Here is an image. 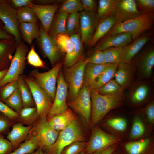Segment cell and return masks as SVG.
<instances>
[{"label":"cell","instance_id":"cell-5","mask_svg":"<svg viewBox=\"0 0 154 154\" xmlns=\"http://www.w3.org/2000/svg\"><path fill=\"white\" fill-rule=\"evenodd\" d=\"M28 50V46L23 41L17 45L8 71L4 77L0 80V87L18 80L23 73L25 68L26 55Z\"/></svg>","mask_w":154,"mask_h":154},{"label":"cell","instance_id":"cell-13","mask_svg":"<svg viewBox=\"0 0 154 154\" xmlns=\"http://www.w3.org/2000/svg\"><path fill=\"white\" fill-rule=\"evenodd\" d=\"M40 35L37 39L38 46L44 55L49 60L52 67L59 62L62 55L55 38L50 37L40 26Z\"/></svg>","mask_w":154,"mask_h":154},{"label":"cell","instance_id":"cell-42","mask_svg":"<svg viewBox=\"0 0 154 154\" xmlns=\"http://www.w3.org/2000/svg\"><path fill=\"white\" fill-rule=\"evenodd\" d=\"M83 10L81 0H67L64 1L60 6L57 11L69 14Z\"/></svg>","mask_w":154,"mask_h":154},{"label":"cell","instance_id":"cell-2","mask_svg":"<svg viewBox=\"0 0 154 154\" xmlns=\"http://www.w3.org/2000/svg\"><path fill=\"white\" fill-rule=\"evenodd\" d=\"M92 109L90 125L92 128L113 109L120 106L122 101L99 94L91 89Z\"/></svg>","mask_w":154,"mask_h":154},{"label":"cell","instance_id":"cell-8","mask_svg":"<svg viewBox=\"0 0 154 154\" xmlns=\"http://www.w3.org/2000/svg\"><path fill=\"white\" fill-rule=\"evenodd\" d=\"M121 141L119 137L107 133L96 125L92 127L90 139L84 151L92 154L117 144Z\"/></svg>","mask_w":154,"mask_h":154},{"label":"cell","instance_id":"cell-23","mask_svg":"<svg viewBox=\"0 0 154 154\" xmlns=\"http://www.w3.org/2000/svg\"><path fill=\"white\" fill-rule=\"evenodd\" d=\"M33 125L25 126L18 122H15L13 125L11 130L5 138L11 143L13 151L26 140Z\"/></svg>","mask_w":154,"mask_h":154},{"label":"cell","instance_id":"cell-21","mask_svg":"<svg viewBox=\"0 0 154 154\" xmlns=\"http://www.w3.org/2000/svg\"><path fill=\"white\" fill-rule=\"evenodd\" d=\"M150 39V37L148 35H143L134 40L132 43L123 47L120 62L131 63L133 58Z\"/></svg>","mask_w":154,"mask_h":154},{"label":"cell","instance_id":"cell-1","mask_svg":"<svg viewBox=\"0 0 154 154\" xmlns=\"http://www.w3.org/2000/svg\"><path fill=\"white\" fill-rule=\"evenodd\" d=\"M154 19V12L142 13L138 16L122 22L116 23L107 34V36L129 32L135 40L145 31L149 30Z\"/></svg>","mask_w":154,"mask_h":154},{"label":"cell","instance_id":"cell-39","mask_svg":"<svg viewBox=\"0 0 154 154\" xmlns=\"http://www.w3.org/2000/svg\"><path fill=\"white\" fill-rule=\"evenodd\" d=\"M17 14L19 23H36L38 19L31 9L28 6L17 9Z\"/></svg>","mask_w":154,"mask_h":154},{"label":"cell","instance_id":"cell-49","mask_svg":"<svg viewBox=\"0 0 154 154\" xmlns=\"http://www.w3.org/2000/svg\"><path fill=\"white\" fill-rule=\"evenodd\" d=\"M135 1L138 9L142 13L154 12V0H136Z\"/></svg>","mask_w":154,"mask_h":154},{"label":"cell","instance_id":"cell-46","mask_svg":"<svg viewBox=\"0 0 154 154\" xmlns=\"http://www.w3.org/2000/svg\"><path fill=\"white\" fill-rule=\"evenodd\" d=\"M27 62L29 64L34 67L43 68L45 66L43 61L35 50L34 45H33L27 55Z\"/></svg>","mask_w":154,"mask_h":154},{"label":"cell","instance_id":"cell-58","mask_svg":"<svg viewBox=\"0 0 154 154\" xmlns=\"http://www.w3.org/2000/svg\"><path fill=\"white\" fill-rule=\"evenodd\" d=\"M57 1L54 0H33V3L40 5H48L58 2Z\"/></svg>","mask_w":154,"mask_h":154},{"label":"cell","instance_id":"cell-31","mask_svg":"<svg viewBox=\"0 0 154 154\" xmlns=\"http://www.w3.org/2000/svg\"><path fill=\"white\" fill-rule=\"evenodd\" d=\"M109 64H97L86 63L84 70L83 85L90 87L97 77Z\"/></svg>","mask_w":154,"mask_h":154},{"label":"cell","instance_id":"cell-18","mask_svg":"<svg viewBox=\"0 0 154 154\" xmlns=\"http://www.w3.org/2000/svg\"><path fill=\"white\" fill-rule=\"evenodd\" d=\"M129 96L130 104L134 106H141L149 99L151 92V84L147 81H136L131 85Z\"/></svg>","mask_w":154,"mask_h":154},{"label":"cell","instance_id":"cell-61","mask_svg":"<svg viewBox=\"0 0 154 154\" xmlns=\"http://www.w3.org/2000/svg\"><path fill=\"white\" fill-rule=\"evenodd\" d=\"M80 154H88L87 153H86L84 151H83Z\"/></svg>","mask_w":154,"mask_h":154},{"label":"cell","instance_id":"cell-35","mask_svg":"<svg viewBox=\"0 0 154 154\" xmlns=\"http://www.w3.org/2000/svg\"><path fill=\"white\" fill-rule=\"evenodd\" d=\"M38 147L35 138L30 132L26 140L10 154H31L34 153Z\"/></svg>","mask_w":154,"mask_h":154},{"label":"cell","instance_id":"cell-11","mask_svg":"<svg viewBox=\"0 0 154 154\" xmlns=\"http://www.w3.org/2000/svg\"><path fill=\"white\" fill-rule=\"evenodd\" d=\"M135 66L140 79L150 78L154 66V49L147 47L136 55L131 62Z\"/></svg>","mask_w":154,"mask_h":154},{"label":"cell","instance_id":"cell-59","mask_svg":"<svg viewBox=\"0 0 154 154\" xmlns=\"http://www.w3.org/2000/svg\"><path fill=\"white\" fill-rule=\"evenodd\" d=\"M8 69L0 71V80H2L6 75L8 70Z\"/></svg>","mask_w":154,"mask_h":154},{"label":"cell","instance_id":"cell-41","mask_svg":"<svg viewBox=\"0 0 154 154\" xmlns=\"http://www.w3.org/2000/svg\"><path fill=\"white\" fill-rule=\"evenodd\" d=\"M123 47H112L103 51L106 64L119 63Z\"/></svg>","mask_w":154,"mask_h":154},{"label":"cell","instance_id":"cell-17","mask_svg":"<svg viewBox=\"0 0 154 154\" xmlns=\"http://www.w3.org/2000/svg\"><path fill=\"white\" fill-rule=\"evenodd\" d=\"M28 6L31 9L40 20L43 29L48 33L54 17L60 5L56 3L45 5L32 3Z\"/></svg>","mask_w":154,"mask_h":154},{"label":"cell","instance_id":"cell-53","mask_svg":"<svg viewBox=\"0 0 154 154\" xmlns=\"http://www.w3.org/2000/svg\"><path fill=\"white\" fill-rule=\"evenodd\" d=\"M144 112L150 125L154 124V102L152 101L149 103L144 109Z\"/></svg>","mask_w":154,"mask_h":154},{"label":"cell","instance_id":"cell-3","mask_svg":"<svg viewBox=\"0 0 154 154\" xmlns=\"http://www.w3.org/2000/svg\"><path fill=\"white\" fill-rule=\"evenodd\" d=\"M76 141H86L83 130L77 120L60 131L55 142L44 152L45 154H60L65 147Z\"/></svg>","mask_w":154,"mask_h":154},{"label":"cell","instance_id":"cell-30","mask_svg":"<svg viewBox=\"0 0 154 154\" xmlns=\"http://www.w3.org/2000/svg\"><path fill=\"white\" fill-rule=\"evenodd\" d=\"M119 63L109 64L90 86L91 89L97 90L114 78Z\"/></svg>","mask_w":154,"mask_h":154},{"label":"cell","instance_id":"cell-24","mask_svg":"<svg viewBox=\"0 0 154 154\" xmlns=\"http://www.w3.org/2000/svg\"><path fill=\"white\" fill-rule=\"evenodd\" d=\"M17 45L15 39L0 40V68H9Z\"/></svg>","mask_w":154,"mask_h":154},{"label":"cell","instance_id":"cell-7","mask_svg":"<svg viewBox=\"0 0 154 154\" xmlns=\"http://www.w3.org/2000/svg\"><path fill=\"white\" fill-rule=\"evenodd\" d=\"M23 78L31 93L37 108L38 118L46 119L53 104L52 100L33 79L27 77Z\"/></svg>","mask_w":154,"mask_h":154},{"label":"cell","instance_id":"cell-4","mask_svg":"<svg viewBox=\"0 0 154 154\" xmlns=\"http://www.w3.org/2000/svg\"><path fill=\"white\" fill-rule=\"evenodd\" d=\"M86 63L83 56L73 65L66 68L62 72L68 86V101L72 100L76 97L82 86L84 70Z\"/></svg>","mask_w":154,"mask_h":154},{"label":"cell","instance_id":"cell-54","mask_svg":"<svg viewBox=\"0 0 154 154\" xmlns=\"http://www.w3.org/2000/svg\"><path fill=\"white\" fill-rule=\"evenodd\" d=\"M83 10L87 12L96 13L97 6L96 1L94 0H82Z\"/></svg>","mask_w":154,"mask_h":154},{"label":"cell","instance_id":"cell-28","mask_svg":"<svg viewBox=\"0 0 154 154\" xmlns=\"http://www.w3.org/2000/svg\"><path fill=\"white\" fill-rule=\"evenodd\" d=\"M19 29L24 41L31 45L33 41L40 37V28L36 23H22L19 25Z\"/></svg>","mask_w":154,"mask_h":154},{"label":"cell","instance_id":"cell-47","mask_svg":"<svg viewBox=\"0 0 154 154\" xmlns=\"http://www.w3.org/2000/svg\"><path fill=\"white\" fill-rule=\"evenodd\" d=\"M19 88L18 80L13 81L3 86L0 92V97L4 102Z\"/></svg>","mask_w":154,"mask_h":154},{"label":"cell","instance_id":"cell-55","mask_svg":"<svg viewBox=\"0 0 154 154\" xmlns=\"http://www.w3.org/2000/svg\"><path fill=\"white\" fill-rule=\"evenodd\" d=\"M33 0H8L7 2L12 6L17 9L28 6L33 3Z\"/></svg>","mask_w":154,"mask_h":154},{"label":"cell","instance_id":"cell-48","mask_svg":"<svg viewBox=\"0 0 154 154\" xmlns=\"http://www.w3.org/2000/svg\"><path fill=\"white\" fill-rule=\"evenodd\" d=\"M15 122L0 112V133L7 135L10 131V128Z\"/></svg>","mask_w":154,"mask_h":154},{"label":"cell","instance_id":"cell-43","mask_svg":"<svg viewBox=\"0 0 154 154\" xmlns=\"http://www.w3.org/2000/svg\"><path fill=\"white\" fill-rule=\"evenodd\" d=\"M4 102L12 109L18 113H19L23 108L19 88L17 89Z\"/></svg>","mask_w":154,"mask_h":154},{"label":"cell","instance_id":"cell-45","mask_svg":"<svg viewBox=\"0 0 154 154\" xmlns=\"http://www.w3.org/2000/svg\"><path fill=\"white\" fill-rule=\"evenodd\" d=\"M87 141L74 142L65 147L60 154H80L86 147Z\"/></svg>","mask_w":154,"mask_h":154},{"label":"cell","instance_id":"cell-29","mask_svg":"<svg viewBox=\"0 0 154 154\" xmlns=\"http://www.w3.org/2000/svg\"><path fill=\"white\" fill-rule=\"evenodd\" d=\"M99 94L122 101L124 97V90L112 79L96 90Z\"/></svg>","mask_w":154,"mask_h":154},{"label":"cell","instance_id":"cell-56","mask_svg":"<svg viewBox=\"0 0 154 154\" xmlns=\"http://www.w3.org/2000/svg\"><path fill=\"white\" fill-rule=\"evenodd\" d=\"M117 146V144H115L104 149L92 154H112L116 150Z\"/></svg>","mask_w":154,"mask_h":154},{"label":"cell","instance_id":"cell-27","mask_svg":"<svg viewBox=\"0 0 154 154\" xmlns=\"http://www.w3.org/2000/svg\"><path fill=\"white\" fill-rule=\"evenodd\" d=\"M116 23L114 18L112 16L107 17L99 21L89 45H94L101 38L107 34Z\"/></svg>","mask_w":154,"mask_h":154},{"label":"cell","instance_id":"cell-63","mask_svg":"<svg viewBox=\"0 0 154 154\" xmlns=\"http://www.w3.org/2000/svg\"><path fill=\"white\" fill-rule=\"evenodd\" d=\"M115 151L112 154H118L117 153H116V152H115Z\"/></svg>","mask_w":154,"mask_h":154},{"label":"cell","instance_id":"cell-40","mask_svg":"<svg viewBox=\"0 0 154 154\" xmlns=\"http://www.w3.org/2000/svg\"><path fill=\"white\" fill-rule=\"evenodd\" d=\"M145 127L143 120L138 115L134 117L131 129L129 139L135 140L141 137L145 132Z\"/></svg>","mask_w":154,"mask_h":154},{"label":"cell","instance_id":"cell-9","mask_svg":"<svg viewBox=\"0 0 154 154\" xmlns=\"http://www.w3.org/2000/svg\"><path fill=\"white\" fill-rule=\"evenodd\" d=\"M30 133L35 137L39 147L43 152L56 141L60 132L49 125L46 119L38 118L33 125Z\"/></svg>","mask_w":154,"mask_h":154},{"label":"cell","instance_id":"cell-33","mask_svg":"<svg viewBox=\"0 0 154 154\" xmlns=\"http://www.w3.org/2000/svg\"><path fill=\"white\" fill-rule=\"evenodd\" d=\"M18 114L16 122L23 125H33L38 118L36 107L23 108Z\"/></svg>","mask_w":154,"mask_h":154},{"label":"cell","instance_id":"cell-19","mask_svg":"<svg viewBox=\"0 0 154 154\" xmlns=\"http://www.w3.org/2000/svg\"><path fill=\"white\" fill-rule=\"evenodd\" d=\"M132 40L131 34L129 32L106 36L96 45L95 50L103 51L111 47H123L130 43Z\"/></svg>","mask_w":154,"mask_h":154},{"label":"cell","instance_id":"cell-22","mask_svg":"<svg viewBox=\"0 0 154 154\" xmlns=\"http://www.w3.org/2000/svg\"><path fill=\"white\" fill-rule=\"evenodd\" d=\"M77 119L72 111L68 108L62 113L53 116L48 115L46 120L52 128L60 132Z\"/></svg>","mask_w":154,"mask_h":154},{"label":"cell","instance_id":"cell-52","mask_svg":"<svg viewBox=\"0 0 154 154\" xmlns=\"http://www.w3.org/2000/svg\"><path fill=\"white\" fill-rule=\"evenodd\" d=\"M87 63L97 64H106L102 51L96 50L93 54L88 58L86 59Z\"/></svg>","mask_w":154,"mask_h":154},{"label":"cell","instance_id":"cell-57","mask_svg":"<svg viewBox=\"0 0 154 154\" xmlns=\"http://www.w3.org/2000/svg\"><path fill=\"white\" fill-rule=\"evenodd\" d=\"M15 39L13 36L6 32L3 28V26L0 25V40H12Z\"/></svg>","mask_w":154,"mask_h":154},{"label":"cell","instance_id":"cell-20","mask_svg":"<svg viewBox=\"0 0 154 154\" xmlns=\"http://www.w3.org/2000/svg\"><path fill=\"white\" fill-rule=\"evenodd\" d=\"M136 71L131 62H120L114 75V79L123 90L125 89L132 85Z\"/></svg>","mask_w":154,"mask_h":154},{"label":"cell","instance_id":"cell-16","mask_svg":"<svg viewBox=\"0 0 154 154\" xmlns=\"http://www.w3.org/2000/svg\"><path fill=\"white\" fill-rule=\"evenodd\" d=\"M142 13L138 9L135 0H117L115 11L112 15L116 23L133 18Z\"/></svg>","mask_w":154,"mask_h":154},{"label":"cell","instance_id":"cell-26","mask_svg":"<svg viewBox=\"0 0 154 154\" xmlns=\"http://www.w3.org/2000/svg\"><path fill=\"white\" fill-rule=\"evenodd\" d=\"M70 37L74 43V47L71 54L65 56L63 63L66 68L73 65L83 56V44L80 33Z\"/></svg>","mask_w":154,"mask_h":154},{"label":"cell","instance_id":"cell-32","mask_svg":"<svg viewBox=\"0 0 154 154\" xmlns=\"http://www.w3.org/2000/svg\"><path fill=\"white\" fill-rule=\"evenodd\" d=\"M69 14L57 11L52 21L48 33L51 37L55 38L58 34L66 33V24Z\"/></svg>","mask_w":154,"mask_h":154},{"label":"cell","instance_id":"cell-6","mask_svg":"<svg viewBox=\"0 0 154 154\" xmlns=\"http://www.w3.org/2000/svg\"><path fill=\"white\" fill-rule=\"evenodd\" d=\"M63 64L59 61L46 72H41L35 69L30 72L37 84L48 95L53 102L56 93L58 76Z\"/></svg>","mask_w":154,"mask_h":154},{"label":"cell","instance_id":"cell-37","mask_svg":"<svg viewBox=\"0 0 154 154\" xmlns=\"http://www.w3.org/2000/svg\"><path fill=\"white\" fill-rule=\"evenodd\" d=\"M61 52L66 55L71 54L74 50V44L70 37L66 33L57 35L55 38Z\"/></svg>","mask_w":154,"mask_h":154},{"label":"cell","instance_id":"cell-44","mask_svg":"<svg viewBox=\"0 0 154 154\" xmlns=\"http://www.w3.org/2000/svg\"><path fill=\"white\" fill-rule=\"evenodd\" d=\"M106 123L108 127L117 132H124L127 128V120L121 117H116L108 119L106 121Z\"/></svg>","mask_w":154,"mask_h":154},{"label":"cell","instance_id":"cell-25","mask_svg":"<svg viewBox=\"0 0 154 154\" xmlns=\"http://www.w3.org/2000/svg\"><path fill=\"white\" fill-rule=\"evenodd\" d=\"M153 137L146 138L123 144L127 154H149L153 149Z\"/></svg>","mask_w":154,"mask_h":154},{"label":"cell","instance_id":"cell-36","mask_svg":"<svg viewBox=\"0 0 154 154\" xmlns=\"http://www.w3.org/2000/svg\"><path fill=\"white\" fill-rule=\"evenodd\" d=\"M117 0H100L97 8V16L99 20L112 16L115 9Z\"/></svg>","mask_w":154,"mask_h":154},{"label":"cell","instance_id":"cell-12","mask_svg":"<svg viewBox=\"0 0 154 154\" xmlns=\"http://www.w3.org/2000/svg\"><path fill=\"white\" fill-rule=\"evenodd\" d=\"M91 90L89 87L83 85L76 97L67 102L68 106L81 115L88 125L90 124L92 109Z\"/></svg>","mask_w":154,"mask_h":154},{"label":"cell","instance_id":"cell-14","mask_svg":"<svg viewBox=\"0 0 154 154\" xmlns=\"http://www.w3.org/2000/svg\"><path fill=\"white\" fill-rule=\"evenodd\" d=\"M80 30L83 44L89 45L100 21L96 13L83 10L80 13Z\"/></svg>","mask_w":154,"mask_h":154},{"label":"cell","instance_id":"cell-34","mask_svg":"<svg viewBox=\"0 0 154 154\" xmlns=\"http://www.w3.org/2000/svg\"><path fill=\"white\" fill-rule=\"evenodd\" d=\"M18 81L23 108L36 107L30 90L23 77L20 76Z\"/></svg>","mask_w":154,"mask_h":154},{"label":"cell","instance_id":"cell-60","mask_svg":"<svg viewBox=\"0 0 154 154\" xmlns=\"http://www.w3.org/2000/svg\"><path fill=\"white\" fill-rule=\"evenodd\" d=\"M27 154H45L44 152L40 149L38 148L34 153Z\"/></svg>","mask_w":154,"mask_h":154},{"label":"cell","instance_id":"cell-38","mask_svg":"<svg viewBox=\"0 0 154 154\" xmlns=\"http://www.w3.org/2000/svg\"><path fill=\"white\" fill-rule=\"evenodd\" d=\"M80 13L76 12L70 13L66 19V33L70 36L80 33Z\"/></svg>","mask_w":154,"mask_h":154},{"label":"cell","instance_id":"cell-15","mask_svg":"<svg viewBox=\"0 0 154 154\" xmlns=\"http://www.w3.org/2000/svg\"><path fill=\"white\" fill-rule=\"evenodd\" d=\"M68 93V86L61 70L58 77L54 99L48 115L53 116L62 113L69 108L66 102Z\"/></svg>","mask_w":154,"mask_h":154},{"label":"cell","instance_id":"cell-10","mask_svg":"<svg viewBox=\"0 0 154 154\" xmlns=\"http://www.w3.org/2000/svg\"><path fill=\"white\" fill-rule=\"evenodd\" d=\"M0 20L3 25L4 29L13 36L18 45L21 42V36L17 9L13 8L7 0H0Z\"/></svg>","mask_w":154,"mask_h":154},{"label":"cell","instance_id":"cell-62","mask_svg":"<svg viewBox=\"0 0 154 154\" xmlns=\"http://www.w3.org/2000/svg\"><path fill=\"white\" fill-rule=\"evenodd\" d=\"M0 25L3 26V25L2 22L0 20Z\"/></svg>","mask_w":154,"mask_h":154},{"label":"cell","instance_id":"cell-51","mask_svg":"<svg viewBox=\"0 0 154 154\" xmlns=\"http://www.w3.org/2000/svg\"><path fill=\"white\" fill-rule=\"evenodd\" d=\"M13 151L11 142L0 133V154H10Z\"/></svg>","mask_w":154,"mask_h":154},{"label":"cell","instance_id":"cell-50","mask_svg":"<svg viewBox=\"0 0 154 154\" xmlns=\"http://www.w3.org/2000/svg\"><path fill=\"white\" fill-rule=\"evenodd\" d=\"M0 112L8 118L15 122L18 117V113L9 108L0 100Z\"/></svg>","mask_w":154,"mask_h":154}]
</instances>
